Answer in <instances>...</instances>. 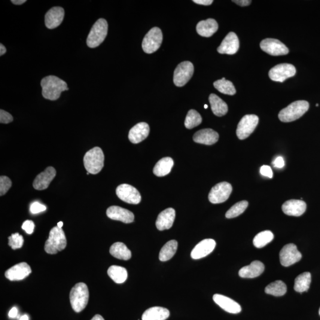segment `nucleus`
Listing matches in <instances>:
<instances>
[{
  "label": "nucleus",
  "mask_w": 320,
  "mask_h": 320,
  "mask_svg": "<svg viewBox=\"0 0 320 320\" xmlns=\"http://www.w3.org/2000/svg\"><path fill=\"white\" fill-rule=\"evenodd\" d=\"M41 85L43 97L53 101L59 99L63 91L68 90L66 82L54 75L43 78Z\"/></svg>",
  "instance_id": "f257e3e1"
},
{
  "label": "nucleus",
  "mask_w": 320,
  "mask_h": 320,
  "mask_svg": "<svg viewBox=\"0 0 320 320\" xmlns=\"http://www.w3.org/2000/svg\"><path fill=\"white\" fill-rule=\"evenodd\" d=\"M89 299V291L84 283H78L71 289L69 300L72 309L76 313H80L84 310Z\"/></svg>",
  "instance_id": "f03ea898"
},
{
  "label": "nucleus",
  "mask_w": 320,
  "mask_h": 320,
  "mask_svg": "<svg viewBox=\"0 0 320 320\" xmlns=\"http://www.w3.org/2000/svg\"><path fill=\"white\" fill-rule=\"evenodd\" d=\"M309 103L305 100L294 102L279 112V119L283 123L296 121L309 111Z\"/></svg>",
  "instance_id": "7ed1b4c3"
},
{
  "label": "nucleus",
  "mask_w": 320,
  "mask_h": 320,
  "mask_svg": "<svg viewBox=\"0 0 320 320\" xmlns=\"http://www.w3.org/2000/svg\"><path fill=\"white\" fill-rule=\"evenodd\" d=\"M105 155L100 147H94L85 153L84 157V165L88 173L96 175L104 167Z\"/></svg>",
  "instance_id": "20e7f679"
},
{
  "label": "nucleus",
  "mask_w": 320,
  "mask_h": 320,
  "mask_svg": "<svg viewBox=\"0 0 320 320\" xmlns=\"http://www.w3.org/2000/svg\"><path fill=\"white\" fill-rule=\"evenodd\" d=\"M66 239L62 228L54 227L50 231L45 243V251L48 254L55 255L66 248Z\"/></svg>",
  "instance_id": "39448f33"
},
{
  "label": "nucleus",
  "mask_w": 320,
  "mask_h": 320,
  "mask_svg": "<svg viewBox=\"0 0 320 320\" xmlns=\"http://www.w3.org/2000/svg\"><path fill=\"white\" fill-rule=\"evenodd\" d=\"M108 24L104 19H100L94 23L87 39L88 47L94 48L105 41L108 35Z\"/></svg>",
  "instance_id": "423d86ee"
},
{
  "label": "nucleus",
  "mask_w": 320,
  "mask_h": 320,
  "mask_svg": "<svg viewBox=\"0 0 320 320\" xmlns=\"http://www.w3.org/2000/svg\"><path fill=\"white\" fill-rule=\"evenodd\" d=\"M163 41V33L158 27L152 28L143 39L142 47L145 53L150 54L160 48Z\"/></svg>",
  "instance_id": "0eeeda50"
},
{
  "label": "nucleus",
  "mask_w": 320,
  "mask_h": 320,
  "mask_svg": "<svg viewBox=\"0 0 320 320\" xmlns=\"http://www.w3.org/2000/svg\"><path fill=\"white\" fill-rule=\"evenodd\" d=\"M194 72L193 64L184 62L179 64L174 72V83L178 87L184 86L191 80Z\"/></svg>",
  "instance_id": "6e6552de"
},
{
  "label": "nucleus",
  "mask_w": 320,
  "mask_h": 320,
  "mask_svg": "<svg viewBox=\"0 0 320 320\" xmlns=\"http://www.w3.org/2000/svg\"><path fill=\"white\" fill-rule=\"evenodd\" d=\"M258 117L255 115H247L240 121L237 128L238 138L245 139L254 132L258 124Z\"/></svg>",
  "instance_id": "1a4fd4ad"
},
{
  "label": "nucleus",
  "mask_w": 320,
  "mask_h": 320,
  "mask_svg": "<svg viewBox=\"0 0 320 320\" xmlns=\"http://www.w3.org/2000/svg\"><path fill=\"white\" fill-rule=\"evenodd\" d=\"M232 191V186L229 183H219L210 191L209 200L213 204L223 203L229 198Z\"/></svg>",
  "instance_id": "9d476101"
},
{
  "label": "nucleus",
  "mask_w": 320,
  "mask_h": 320,
  "mask_svg": "<svg viewBox=\"0 0 320 320\" xmlns=\"http://www.w3.org/2000/svg\"><path fill=\"white\" fill-rule=\"evenodd\" d=\"M295 74L296 68L293 65L290 64H281L271 69L269 76L271 80L282 83L286 79L294 77Z\"/></svg>",
  "instance_id": "9b49d317"
},
{
  "label": "nucleus",
  "mask_w": 320,
  "mask_h": 320,
  "mask_svg": "<svg viewBox=\"0 0 320 320\" xmlns=\"http://www.w3.org/2000/svg\"><path fill=\"white\" fill-rule=\"evenodd\" d=\"M279 258L282 266L288 267L300 261L302 258V255L298 251L296 245L288 244L283 246L280 251Z\"/></svg>",
  "instance_id": "f8f14e48"
},
{
  "label": "nucleus",
  "mask_w": 320,
  "mask_h": 320,
  "mask_svg": "<svg viewBox=\"0 0 320 320\" xmlns=\"http://www.w3.org/2000/svg\"><path fill=\"white\" fill-rule=\"evenodd\" d=\"M116 192L118 197L125 202L136 205L141 202V194L132 186L128 184L121 185L117 188Z\"/></svg>",
  "instance_id": "ddd939ff"
},
{
  "label": "nucleus",
  "mask_w": 320,
  "mask_h": 320,
  "mask_svg": "<svg viewBox=\"0 0 320 320\" xmlns=\"http://www.w3.org/2000/svg\"><path fill=\"white\" fill-rule=\"evenodd\" d=\"M260 48L265 53L273 56H285L289 53V49L277 39L267 38L262 41Z\"/></svg>",
  "instance_id": "4468645a"
},
{
  "label": "nucleus",
  "mask_w": 320,
  "mask_h": 320,
  "mask_svg": "<svg viewBox=\"0 0 320 320\" xmlns=\"http://www.w3.org/2000/svg\"><path fill=\"white\" fill-rule=\"evenodd\" d=\"M31 273L32 269L29 265L26 262H22L14 265L6 271L5 276L11 281H18L26 278Z\"/></svg>",
  "instance_id": "2eb2a0df"
},
{
  "label": "nucleus",
  "mask_w": 320,
  "mask_h": 320,
  "mask_svg": "<svg viewBox=\"0 0 320 320\" xmlns=\"http://www.w3.org/2000/svg\"><path fill=\"white\" fill-rule=\"evenodd\" d=\"M239 39L237 35L234 32H230L225 36L217 51L221 54L234 55L239 51Z\"/></svg>",
  "instance_id": "dca6fc26"
},
{
  "label": "nucleus",
  "mask_w": 320,
  "mask_h": 320,
  "mask_svg": "<svg viewBox=\"0 0 320 320\" xmlns=\"http://www.w3.org/2000/svg\"><path fill=\"white\" fill-rule=\"evenodd\" d=\"M57 172L53 167H48L44 172L39 174L36 176L34 182L33 183V188L36 190L42 191L47 190L50 186L55 177L56 176Z\"/></svg>",
  "instance_id": "f3484780"
},
{
  "label": "nucleus",
  "mask_w": 320,
  "mask_h": 320,
  "mask_svg": "<svg viewBox=\"0 0 320 320\" xmlns=\"http://www.w3.org/2000/svg\"><path fill=\"white\" fill-rule=\"evenodd\" d=\"M106 215L113 220L129 224L134 221V215L129 210L118 206H112L107 209Z\"/></svg>",
  "instance_id": "a211bd4d"
},
{
  "label": "nucleus",
  "mask_w": 320,
  "mask_h": 320,
  "mask_svg": "<svg viewBox=\"0 0 320 320\" xmlns=\"http://www.w3.org/2000/svg\"><path fill=\"white\" fill-rule=\"evenodd\" d=\"M215 246L216 242L214 240L205 239L201 241L192 250L191 257L194 260L205 257L211 254L215 249Z\"/></svg>",
  "instance_id": "6ab92c4d"
},
{
  "label": "nucleus",
  "mask_w": 320,
  "mask_h": 320,
  "mask_svg": "<svg viewBox=\"0 0 320 320\" xmlns=\"http://www.w3.org/2000/svg\"><path fill=\"white\" fill-rule=\"evenodd\" d=\"M65 15L63 8L54 7L45 14V23L47 28L53 29L59 27L63 22Z\"/></svg>",
  "instance_id": "aec40b11"
},
{
  "label": "nucleus",
  "mask_w": 320,
  "mask_h": 320,
  "mask_svg": "<svg viewBox=\"0 0 320 320\" xmlns=\"http://www.w3.org/2000/svg\"><path fill=\"white\" fill-rule=\"evenodd\" d=\"M282 209L286 215L300 216L306 212L307 204L301 200L291 199L283 203Z\"/></svg>",
  "instance_id": "412c9836"
},
{
  "label": "nucleus",
  "mask_w": 320,
  "mask_h": 320,
  "mask_svg": "<svg viewBox=\"0 0 320 320\" xmlns=\"http://www.w3.org/2000/svg\"><path fill=\"white\" fill-rule=\"evenodd\" d=\"M213 300L219 307L229 313L238 314L242 312V307L237 302L220 294L213 295Z\"/></svg>",
  "instance_id": "4be33fe9"
},
{
  "label": "nucleus",
  "mask_w": 320,
  "mask_h": 320,
  "mask_svg": "<svg viewBox=\"0 0 320 320\" xmlns=\"http://www.w3.org/2000/svg\"><path fill=\"white\" fill-rule=\"evenodd\" d=\"M176 216L175 210L172 208H167L158 215L156 223L157 229L160 231L169 230L172 228Z\"/></svg>",
  "instance_id": "5701e85b"
},
{
  "label": "nucleus",
  "mask_w": 320,
  "mask_h": 320,
  "mask_svg": "<svg viewBox=\"0 0 320 320\" xmlns=\"http://www.w3.org/2000/svg\"><path fill=\"white\" fill-rule=\"evenodd\" d=\"M149 133L148 125L145 123H141L131 128L128 138L133 144H138L147 138Z\"/></svg>",
  "instance_id": "b1692460"
},
{
  "label": "nucleus",
  "mask_w": 320,
  "mask_h": 320,
  "mask_svg": "<svg viewBox=\"0 0 320 320\" xmlns=\"http://www.w3.org/2000/svg\"><path fill=\"white\" fill-rule=\"evenodd\" d=\"M193 141L199 144L211 145L217 142L219 135L211 129H204L197 131L193 136Z\"/></svg>",
  "instance_id": "393cba45"
},
{
  "label": "nucleus",
  "mask_w": 320,
  "mask_h": 320,
  "mask_svg": "<svg viewBox=\"0 0 320 320\" xmlns=\"http://www.w3.org/2000/svg\"><path fill=\"white\" fill-rule=\"evenodd\" d=\"M264 265L262 262L255 260L249 265L242 268L239 271V276L243 278H255L263 273Z\"/></svg>",
  "instance_id": "a878e982"
},
{
  "label": "nucleus",
  "mask_w": 320,
  "mask_h": 320,
  "mask_svg": "<svg viewBox=\"0 0 320 320\" xmlns=\"http://www.w3.org/2000/svg\"><path fill=\"white\" fill-rule=\"evenodd\" d=\"M218 29V24L213 19L199 21L196 26L198 34L203 37H211Z\"/></svg>",
  "instance_id": "bb28decb"
},
{
  "label": "nucleus",
  "mask_w": 320,
  "mask_h": 320,
  "mask_svg": "<svg viewBox=\"0 0 320 320\" xmlns=\"http://www.w3.org/2000/svg\"><path fill=\"white\" fill-rule=\"evenodd\" d=\"M169 316L170 312L165 308L154 307L143 313L142 320H166Z\"/></svg>",
  "instance_id": "cd10ccee"
},
{
  "label": "nucleus",
  "mask_w": 320,
  "mask_h": 320,
  "mask_svg": "<svg viewBox=\"0 0 320 320\" xmlns=\"http://www.w3.org/2000/svg\"><path fill=\"white\" fill-rule=\"evenodd\" d=\"M209 101L211 106L212 111L217 117H221L228 112L227 103L215 94H211L209 97Z\"/></svg>",
  "instance_id": "c85d7f7f"
},
{
  "label": "nucleus",
  "mask_w": 320,
  "mask_h": 320,
  "mask_svg": "<svg viewBox=\"0 0 320 320\" xmlns=\"http://www.w3.org/2000/svg\"><path fill=\"white\" fill-rule=\"evenodd\" d=\"M110 254L120 260H128L132 257V254L127 246L121 242L115 243L110 248Z\"/></svg>",
  "instance_id": "c756f323"
},
{
  "label": "nucleus",
  "mask_w": 320,
  "mask_h": 320,
  "mask_svg": "<svg viewBox=\"0 0 320 320\" xmlns=\"http://www.w3.org/2000/svg\"><path fill=\"white\" fill-rule=\"evenodd\" d=\"M173 165L174 161L172 158H163L155 164L153 173L155 176L158 177L165 176L170 173Z\"/></svg>",
  "instance_id": "7c9ffc66"
},
{
  "label": "nucleus",
  "mask_w": 320,
  "mask_h": 320,
  "mask_svg": "<svg viewBox=\"0 0 320 320\" xmlns=\"http://www.w3.org/2000/svg\"><path fill=\"white\" fill-rule=\"evenodd\" d=\"M108 274L115 283L119 284L124 283L128 278V272L126 268L116 265L109 268Z\"/></svg>",
  "instance_id": "2f4dec72"
},
{
  "label": "nucleus",
  "mask_w": 320,
  "mask_h": 320,
  "mask_svg": "<svg viewBox=\"0 0 320 320\" xmlns=\"http://www.w3.org/2000/svg\"><path fill=\"white\" fill-rule=\"evenodd\" d=\"M311 282H312V275L310 272L301 274L295 280V291L300 293L307 292L310 288Z\"/></svg>",
  "instance_id": "473e14b6"
},
{
  "label": "nucleus",
  "mask_w": 320,
  "mask_h": 320,
  "mask_svg": "<svg viewBox=\"0 0 320 320\" xmlns=\"http://www.w3.org/2000/svg\"><path fill=\"white\" fill-rule=\"evenodd\" d=\"M178 243L176 240H170L164 245L159 254V259L161 261L170 260L176 254L178 250Z\"/></svg>",
  "instance_id": "72a5a7b5"
},
{
  "label": "nucleus",
  "mask_w": 320,
  "mask_h": 320,
  "mask_svg": "<svg viewBox=\"0 0 320 320\" xmlns=\"http://www.w3.org/2000/svg\"><path fill=\"white\" fill-rule=\"evenodd\" d=\"M265 292L267 294L272 295L275 297H281L286 294L287 287L282 280H276L270 283L265 288Z\"/></svg>",
  "instance_id": "f704fd0d"
},
{
  "label": "nucleus",
  "mask_w": 320,
  "mask_h": 320,
  "mask_svg": "<svg viewBox=\"0 0 320 320\" xmlns=\"http://www.w3.org/2000/svg\"><path fill=\"white\" fill-rule=\"evenodd\" d=\"M213 85H214L216 89L221 93L230 96L234 95L236 93V88H235L232 82L225 80V78H222L221 80L216 81L213 83Z\"/></svg>",
  "instance_id": "c9c22d12"
},
{
  "label": "nucleus",
  "mask_w": 320,
  "mask_h": 320,
  "mask_svg": "<svg viewBox=\"0 0 320 320\" xmlns=\"http://www.w3.org/2000/svg\"><path fill=\"white\" fill-rule=\"evenodd\" d=\"M274 239V235L270 231H263L256 235L254 239V245L258 249L263 248Z\"/></svg>",
  "instance_id": "e433bc0d"
},
{
  "label": "nucleus",
  "mask_w": 320,
  "mask_h": 320,
  "mask_svg": "<svg viewBox=\"0 0 320 320\" xmlns=\"http://www.w3.org/2000/svg\"><path fill=\"white\" fill-rule=\"evenodd\" d=\"M202 118L200 115L195 110H191L186 118L185 126L188 129H192L199 126L202 123Z\"/></svg>",
  "instance_id": "4c0bfd02"
},
{
  "label": "nucleus",
  "mask_w": 320,
  "mask_h": 320,
  "mask_svg": "<svg viewBox=\"0 0 320 320\" xmlns=\"http://www.w3.org/2000/svg\"><path fill=\"white\" fill-rule=\"evenodd\" d=\"M249 205L248 201L243 200L234 205L227 212L225 216L228 219L237 217L246 211Z\"/></svg>",
  "instance_id": "58836bf2"
},
{
  "label": "nucleus",
  "mask_w": 320,
  "mask_h": 320,
  "mask_svg": "<svg viewBox=\"0 0 320 320\" xmlns=\"http://www.w3.org/2000/svg\"><path fill=\"white\" fill-rule=\"evenodd\" d=\"M23 243V237L19 233L12 234L8 237V245L12 249L16 250L22 248Z\"/></svg>",
  "instance_id": "ea45409f"
},
{
  "label": "nucleus",
  "mask_w": 320,
  "mask_h": 320,
  "mask_svg": "<svg viewBox=\"0 0 320 320\" xmlns=\"http://www.w3.org/2000/svg\"><path fill=\"white\" fill-rule=\"evenodd\" d=\"M11 186L12 182L8 177L4 176L0 177V195L2 196L7 193Z\"/></svg>",
  "instance_id": "a19ab883"
},
{
  "label": "nucleus",
  "mask_w": 320,
  "mask_h": 320,
  "mask_svg": "<svg viewBox=\"0 0 320 320\" xmlns=\"http://www.w3.org/2000/svg\"><path fill=\"white\" fill-rule=\"evenodd\" d=\"M47 207L38 202H33L30 205V211L33 214H36V213H40L46 211Z\"/></svg>",
  "instance_id": "79ce46f5"
},
{
  "label": "nucleus",
  "mask_w": 320,
  "mask_h": 320,
  "mask_svg": "<svg viewBox=\"0 0 320 320\" xmlns=\"http://www.w3.org/2000/svg\"><path fill=\"white\" fill-rule=\"evenodd\" d=\"M13 121V117L9 113L1 109L0 111V123L1 124H7L11 123Z\"/></svg>",
  "instance_id": "37998d69"
},
{
  "label": "nucleus",
  "mask_w": 320,
  "mask_h": 320,
  "mask_svg": "<svg viewBox=\"0 0 320 320\" xmlns=\"http://www.w3.org/2000/svg\"><path fill=\"white\" fill-rule=\"evenodd\" d=\"M22 229L26 231L28 234H32L35 229V224L32 221L27 220L23 222L22 225Z\"/></svg>",
  "instance_id": "c03bdc74"
},
{
  "label": "nucleus",
  "mask_w": 320,
  "mask_h": 320,
  "mask_svg": "<svg viewBox=\"0 0 320 320\" xmlns=\"http://www.w3.org/2000/svg\"><path fill=\"white\" fill-rule=\"evenodd\" d=\"M260 172L261 175L267 177L270 179L272 178L273 172L270 166H263L261 167Z\"/></svg>",
  "instance_id": "a18cd8bd"
},
{
  "label": "nucleus",
  "mask_w": 320,
  "mask_h": 320,
  "mask_svg": "<svg viewBox=\"0 0 320 320\" xmlns=\"http://www.w3.org/2000/svg\"><path fill=\"white\" fill-rule=\"evenodd\" d=\"M273 164L276 168L281 169L285 166V161L282 157H278L274 160Z\"/></svg>",
  "instance_id": "49530a36"
},
{
  "label": "nucleus",
  "mask_w": 320,
  "mask_h": 320,
  "mask_svg": "<svg viewBox=\"0 0 320 320\" xmlns=\"http://www.w3.org/2000/svg\"><path fill=\"white\" fill-rule=\"evenodd\" d=\"M193 2L197 4L203 5H209L212 4V0H193Z\"/></svg>",
  "instance_id": "de8ad7c7"
},
{
  "label": "nucleus",
  "mask_w": 320,
  "mask_h": 320,
  "mask_svg": "<svg viewBox=\"0 0 320 320\" xmlns=\"http://www.w3.org/2000/svg\"><path fill=\"white\" fill-rule=\"evenodd\" d=\"M237 4L245 7V6H248L251 4L252 1L250 0H236V1H233Z\"/></svg>",
  "instance_id": "09e8293b"
},
{
  "label": "nucleus",
  "mask_w": 320,
  "mask_h": 320,
  "mask_svg": "<svg viewBox=\"0 0 320 320\" xmlns=\"http://www.w3.org/2000/svg\"><path fill=\"white\" fill-rule=\"evenodd\" d=\"M18 315V310L16 307L12 308L8 313V317L11 319L16 318Z\"/></svg>",
  "instance_id": "8fccbe9b"
},
{
  "label": "nucleus",
  "mask_w": 320,
  "mask_h": 320,
  "mask_svg": "<svg viewBox=\"0 0 320 320\" xmlns=\"http://www.w3.org/2000/svg\"><path fill=\"white\" fill-rule=\"evenodd\" d=\"M26 0H12L11 2L13 3L14 4L16 5H21L24 4V2H26Z\"/></svg>",
  "instance_id": "3c124183"
},
{
  "label": "nucleus",
  "mask_w": 320,
  "mask_h": 320,
  "mask_svg": "<svg viewBox=\"0 0 320 320\" xmlns=\"http://www.w3.org/2000/svg\"><path fill=\"white\" fill-rule=\"evenodd\" d=\"M6 51H7V50H6V48L4 46L1 44H0V56H3V55L6 53Z\"/></svg>",
  "instance_id": "603ef678"
},
{
  "label": "nucleus",
  "mask_w": 320,
  "mask_h": 320,
  "mask_svg": "<svg viewBox=\"0 0 320 320\" xmlns=\"http://www.w3.org/2000/svg\"><path fill=\"white\" fill-rule=\"evenodd\" d=\"M91 320H105V319H103L102 316L97 315L96 316H94L92 319H91Z\"/></svg>",
  "instance_id": "864d4df0"
},
{
  "label": "nucleus",
  "mask_w": 320,
  "mask_h": 320,
  "mask_svg": "<svg viewBox=\"0 0 320 320\" xmlns=\"http://www.w3.org/2000/svg\"><path fill=\"white\" fill-rule=\"evenodd\" d=\"M19 320H29L28 316L27 315H23L21 317Z\"/></svg>",
  "instance_id": "5fc2aeb1"
},
{
  "label": "nucleus",
  "mask_w": 320,
  "mask_h": 320,
  "mask_svg": "<svg viewBox=\"0 0 320 320\" xmlns=\"http://www.w3.org/2000/svg\"><path fill=\"white\" fill-rule=\"evenodd\" d=\"M63 226V222L62 221H60V222H59V223H58L57 227H59L60 228H62Z\"/></svg>",
  "instance_id": "6e6d98bb"
},
{
  "label": "nucleus",
  "mask_w": 320,
  "mask_h": 320,
  "mask_svg": "<svg viewBox=\"0 0 320 320\" xmlns=\"http://www.w3.org/2000/svg\"><path fill=\"white\" fill-rule=\"evenodd\" d=\"M204 106H205V109L208 108V105H205Z\"/></svg>",
  "instance_id": "4d7b16f0"
},
{
  "label": "nucleus",
  "mask_w": 320,
  "mask_h": 320,
  "mask_svg": "<svg viewBox=\"0 0 320 320\" xmlns=\"http://www.w3.org/2000/svg\"><path fill=\"white\" fill-rule=\"evenodd\" d=\"M319 315L320 316V310H319Z\"/></svg>",
  "instance_id": "13d9d810"
},
{
  "label": "nucleus",
  "mask_w": 320,
  "mask_h": 320,
  "mask_svg": "<svg viewBox=\"0 0 320 320\" xmlns=\"http://www.w3.org/2000/svg\"><path fill=\"white\" fill-rule=\"evenodd\" d=\"M316 106H319V104H317V105H316Z\"/></svg>",
  "instance_id": "bf43d9fd"
}]
</instances>
